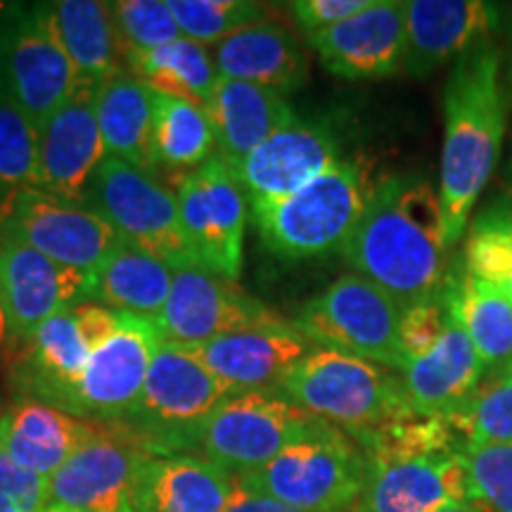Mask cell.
Returning <instances> with one entry per match:
<instances>
[{
	"instance_id": "48",
	"label": "cell",
	"mask_w": 512,
	"mask_h": 512,
	"mask_svg": "<svg viewBox=\"0 0 512 512\" xmlns=\"http://www.w3.org/2000/svg\"><path fill=\"white\" fill-rule=\"evenodd\" d=\"M43 512H76V510H67V508H46Z\"/></svg>"
},
{
	"instance_id": "49",
	"label": "cell",
	"mask_w": 512,
	"mask_h": 512,
	"mask_svg": "<svg viewBox=\"0 0 512 512\" xmlns=\"http://www.w3.org/2000/svg\"><path fill=\"white\" fill-rule=\"evenodd\" d=\"M3 415H5V408H3V401H0V420H3Z\"/></svg>"
},
{
	"instance_id": "20",
	"label": "cell",
	"mask_w": 512,
	"mask_h": 512,
	"mask_svg": "<svg viewBox=\"0 0 512 512\" xmlns=\"http://www.w3.org/2000/svg\"><path fill=\"white\" fill-rule=\"evenodd\" d=\"M95 93V83L81 81L38 133L41 147L36 188L62 200H86L88 185L107 157L95 112Z\"/></svg>"
},
{
	"instance_id": "41",
	"label": "cell",
	"mask_w": 512,
	"mask_h": 512,
	"mask_svg": "<svg viewBox=\"0 0 512 512\" xmlns=\"http://www.w3.org/2000/svg\"><path fill=\"white\" fill-rule=\"evenodd\" d=\"M451 311H448L444 294L437 299H425V302L406 306L401 313L399 339L406 363L413 358L425 356L439 344L444 332L451 323Z\"/></svg>"
},
{
	"instance_id": "24",
	"label": "cell",
	"mask_w": 512,
	"mask_h": 512,
	"mask_svg": "<svg viewBox=\"0 0 512 512\" xmlns=\"http://www.w3.org/2000/svg\"><path fill=\"white\" fill-rule=\"evenodd\" d=\"M486 373L489 370L472 347L470 337L458 320L451 318L437 347L408 361L399 375L413 413L451 418L482 389Z\"/></svg>"
},
{
	"instance_id": "44",
	"label": "cell",
	"mask_w": 512,
	"mask_h": 512,
	"mask_svg": "<svg viewBox=\"0 0 512 512\" xmlns=\"http://www.w3.org/2000/svg\"><path fill=\"white\" fill-rule=\"evenodd\" d=\"M226 512H309V510L292 508V505L275 501L271 496L256 494V491H249L245 486L235 482L233 496H230Z\"/></svg>"
},
{
	"instance_id": "42",
	"label": "cell",
	"mask_w": 512,
	"mask_h": 512,
	"mask_svg": "<svg viewBox=\"0 0 512 512\" xmlns=\"http://www.w3.org/2000/svg\"><path fill=\"white\" fill-rule=\"evenodd\" d=\"M46 496L48 479L24 470L0 448V512H43Z\"/></svg>"
},
{
	"instance_id": "15",
	"label": "cell",
	"mask_w": 512,
	"mask_h": 512,
	"mask_svg": "<svg viewBox=\"0 0 512 512\" xmlns=\"http://www.w3.org/2000/svg\"><path fill=\"white\" fill-rule=\"evenodd\" d=\"M0 216L43 256L74 271L95 275L119 238L86 202L62 200L41 188L5 197Z\"/></svg>"
},
{
	"instance_id": "21",
	"label": "cell",
	"mask_w": 512,
	"mask_h": 512,
	"mask_svg": "<svg viewBox=\"0 0 512 512\" xmlns=\"http://www.w3.org/2000/svg\"><path fill=\"white\" fill-rule=\"evenodd\" d=\"M306 41L320 64L339 79H387L406 62V5L401 0H373L358 15Z\"/></svg>"
},
{
	"instance_id": "2",
	"label": "cell",
	"mask_w": 512,
	"mask_h": 512,
	"mask_svg": "<svg viewBox=\"0 0 512 512\" xmlns=\"http://www.w3.org/2000/svg\"><path fill=\"white\" fill-rule=\"evenodd\" d=\"M503 138L501 53L491 43H482L453 64L444 88L439 197L451 247L463 238L472 207L491 181Z\"/></svg>"
},
{
	"instance_id": "4",
	"label": "cell",
	"mask_w": 512,
	"mask_h": 512,
	"mask_svg": "<svg viewBox=\"0 0 512 512\" xmlns=\"http://www.w3.org/2000/svg\"><path fill=\"white\" fill-rule=\"evenodd\" d=\"M230 389L181 344L164 342L121 432L147 456H181L200 448L211 415Z\"/></svg>"
},
{
	"instance_id": "29",
	"label": "cell",
	"mask_w": 512,
	"mask_h": 512,
	"mask_svg": "<svg viewBox=\"0 0 512 512\" xmlns=\"http://www.w3.org/2000/svg\"><path fill=\"white\" fill-rule=\"evenodd\" d=\"M446 306L489 373H508L512 366V297L508 292L470 278L453 268L444 292Z\"/></svg>"
},
{
	"instance_id": "38",
	"label": "cell",
	"mask_w": 512,
	"mask_h": 512,
	"mask_svg": "<svg viewBox=\"0 0 512 512\" xmlns=\"http://www.w3.org/2000/svg\"><path fill=\"white\" fill-rule=\"evenodd\" d=\"M112 17L124 62L183 38L169 0H119L112 3Z\"/></svg>"
},
{
	"instance_id": "19",
	"label": "cell",
	"mask_w": 512,
	"mask_h": 512,
	"mask_svg": "<svg viewBox=\"0 0 512 512\" xmlns=\"http://www.w3.org/2000/svg\"><path fill=\"white\" fill-rule=\"evenodd\" d=\"M475 501L465 453L451 451L368 463L358 512H439Z\"/></svg>"
},
{
	"instance_id": "25",
	"label": "cell",
	"mask_w": 512,
	"mask_h": 512,
	"mask_svg": "<svg viewBox=\"0 0 512 512\" xmlns=\"http://www.w3.org/2000/svg\"><path fill=\"white\" fill-rule=\"evenodd\" d=\"M235 477L204 456H145L131 486L138 512H226Z\"/></svg>"
},
{
	"instance_id": "51",
	"label": "cell",
	"mask_w": 512,
	"mask_h": 512,
	"mask_svg": "<svg viewBox=\"0 0 512 512\" xmlns=\"http://www.w3.org/2000/svg\"><path fill=\"white\" fill-rule=\"evenodd\" d=\"M510 176H512V159H510Z\"/></svg>"
},
{
	"instance_id": "31",
	"label": "cell",
	"mask_w": 512,
	"mask_h": 512,
	"mask_svg": "<svg viewBox=\"0 0 512 512\" xmlns=\"http://www.w3.org/2000/svg\"><path fill=\"white\" fill-rule=\"evenodd\" d=\"M171 285L174 268L119 240L95 273V299L114 311L157 323Z\"/></svg>"
},
{
	"instance_id": "18",
	"label": "cell",
	"mask_w": 512,
	"mask_h": 512,
	"mask_svg": "<svg viewBox=\"0 0 512 512\" xmlns=\"http://www.w3.org/2000/svg\"><path fill=\"white\" fill-rule=\"evenodd\" d=\"M342 162V145L323 121L294 119L259 145L238 169L249 207L285 200Z\"/></svg>"
},
{
	"instance_id": "14",
	"label": "cell",
	"mask_w": 512,
	"mask_h": 512,
	"mask_svg": "<svg viewBox=\"0 0 512 512\" xmlns=\"http://www.w3.org/2000/svg\"><path fill=\"white\" fill-rule=\"evenodd\" d=\"M0 299L10 347L29 342L46 320L95 299V275L43 256L0 216Z\"/></svg>"
},
{
	"instance_id": "8",
	"label": "cell",
	"mask_w": 512,
	"mask_h": 512,
	"mask_svg": "<svg viewBox=\"0 0 512 512\" xmlns=\"http://www.w3.org/2000/svg\"><path fill=\"white\" fill-rule=\"evenodd\" d=\"M403 306L363 275H344L299 306L292 323L318 349L366 358L401 373L406 368L399 325Z\"/></svg>"
},
{
	"instance_id": "35",
	"label": "cell",
	"mask_w": 512,
	"mask_h": 512,
	"mask_svg": "<svg viewBox=\"0 0 512 512\" xmlns=\"http://www.w3.org/2000/svg\"><path fill=\"white\" fill-rule=\"evenodd\" d=\"M460 268L470 278L508 292L512 287V202L489 207L472 223Z\"/></svg>"
},
{
	"instance_id": "9",
	"label": "cell",
	"mask_w": 512,
	"mask_h": 512,
	"mask_svg": "<svg viewBox=\"0 0 512 512\" xmlns=\"http://www.w3.org/2000/svg\"><path fill=\"white\" fill-rule=\"evenodd\" d=\"M83 202L110 223L121 242L157 256L174 271L200 264L183 230L174 188H166L152 171L105 157Z\"/></svg>"
},
{
	"instance_id": "28",
	"label": "cell",
	"mask_w": 512,
	"mask_h": 512,
	"mask_svg": "<svg viewBox=\"0 0 512 512\" xmlns=\"http://www.w3.org/2000/svg\"><path fill=\"white\" fill-rule=\"evenodd\" d=\"M95 427L43 401L17 396L0 420V448L24 470L50 479Z\"/></svg>"
},
{
	"instance_id": "12",
	"label": "cell",
	"mask_w": 512,
	"mask_h": 512,
	"mask_svg": "<svg viewBox=\"0 0 512 512\" xmlns=\"http://www.w3.org/2000/svg\"><path fill=\"white\" fill-rule=\"evenodd\" d=\"M181 223L197 261L228 280H238L245 261L247 192L233 166L216 155L200 169L174 178Z\"/></svg>"
},
{
	"instance_id": "11",
	"label": "cell",
	"mask_w": 512,
	"mask_h": 512,
	"mask_svg": "<svg viewBox=\"0 0 512 512\" xmlns=\"http://www.w3.org/2000/svg\"><path fill=\"white\" fill-rule=\"evenodd\" d=\"M320 422L280 389L233 394L216 408L202 432V456L242 477L261 470Z\"/></svg>"
},
{
	"instance_id": "33",
	"label": "cell",
	"mask_w": 512,
	"mask_h": 512,
	"mask_svg": "<svg viewBox=\"0 0 512 512\" xmlns=\"http://www.w3.org/2000/svg\"><path fill=\"white\" fill-rule=\"evenodd\" d=\"M216 157V131L207 107L152 91V166L176 178Z\"/></svg>"
},
{
	"instance_id": "46",
	"label": "cell",
	"mask_w": 512,
	"mask_h": 512,
	"mask_svg": "<svg viewBox=\"0 0 512 512\" xmlns=\"http://www.w3.org/2000/svg\"><path fill=\"white\" fill-rule=\"evenodd\" d=\"M439 512H491L489 508H486L484 503H465V505H453V508H446V510H439Z\"/></svg>"
},
{
	"instance_id": "36",
	"label": "cell",
	"mask_w": 512,
	"mask_h": 512,
	"mask_svg": "<svg viewBox=\"0 0 512 512\" xmlns=\"http://www.w3.org/2000/svg\"><path fill=\"white\" fill-rule=\"evenodd\" d=\"M181 34L200 46H216L228 36L268 22V12L254 0H169Z\"/></svg>"
},
{
	"instance_id": "16",
	"label": "cell",
	"mask_w": 512,
	"mask_h": 512,
	"mask_svg": "<svg viewBox=\"0 0 512 512\" xmlns=\"http://www.w3.org/2000/svg\"><path fill=\"white\" fill-rule=\"evenodd\" d=\"M278 318L261 299L242 290L238 280L192 264L174 271L169 302L157 328L164 342L192 347Z\"/></svg>"
},
{
	"instance_id": "53",
	"label": "cell",
	"mask_w": 512,
	"mask_h": 512,
	"mask_svg": "<svg viewBox=\"0 0 512 512\" xmlns=\"http://www.w3.org/2000/svg\"><path fill=\"white\" fill-rule=\"evenodd\" d=\"M510 297H512V287H510Z\"/></svg>"
},
{
	"instance_id": "45",
	"label": "cell",
	"mask_w": 512,
	"mask_h": 512,
	"mask_svg": "<svg viewBox=\"0 0 512 512\" xmlns=\"http://www.w3.org/2000/svg\"><path fill=\"white\" fill-rule=\"evenodd\" d=\"M10 354V328H8V316H5L3 299H0V366L8 361Z\"/></svg>"
},
{
	"instance_id": "43",
	"label": "cell",
	"mask_w": 512,
	"mask_h": 512,
	"mask_svg": "<svg viewBox=\"0 0 512 512\" xmlns=\"http://www.w3.org/2000/svg\"><path fill=\"white\" fill-rule=\"evenodd\" d=\"M370 3L373 0H294V3H287V10L309 38L358 15Z\"/></svg>"
},
{
	"instance_id": "1",
	"label": "cell",
	"mask_w": 512,
	"mask_h": 512,
	"mask_svg": "<svg viewBox=\"0 0 512 512\" xmlns=\"http://www.w3.org/2000/svg\"><path fill=\"white\" fill-rule=\"evenodd\" d=\"M342 254L356 275L380 285L403 309L441 297L453 264L439 188L422 174L377 178Z\"/></svg>"
},
{
	"instance_id": "39",
	"label": "cell",
	"mask_w": 512,
	"mask_h": 512,
	"mask_svg": "<svg viewBox=\"0 0 512 512\" xmlns=\"http://www.w3.org/2000/svg\"><path fill=\"white\" fill-rule=\"evenodd\" d=\"M467 446H512V377L501 375L472 396L463 411L451 415ZM463 448V451H465Z\"/></svg>"
},
{
	"instance_id": "50",
	"label": "cell",
	"mask_w": 512,
	"mask_h": 512,
	"mask_svg": "<svg viewBox=\"0 0 512 512\" xmlns=\"http://www.w3.org/2000/svg\"><path fill=\"white\" fill-rule=\"evenodd\" d=\"M505 375H510V377H512V366L508 368V373H505Z\"/></svg>"
},
{
	"instance_id": "32",
	"label": "cell",
	"mask_w": 512,
	"mask_h": 512,
	"mask_svg": "<svg viewBox=\"0 0 512 512\" xmlns=\"http://www.w3.org/2000/svg\"><path fill=\"white\" fill-rule=\"evenodd\" d=\"M95 112L107 157L152 171V88L133 74L100 83Z\"/></svg>"
},
{
	"instance_id": "27",
	"label": "cell",
	"mask_w": 512,
	"mask_h": 512,
	"mask_svg": "<svg viewBox=\"0 0 512 512\" xmlns=\"http://www.w3.org/2000/svg\"><path fill=\"white\" fill-rule=\"evenodd\" d=\"M216 72L223 79L292 93L309 81V55L290 29L278 22H259L228 36L211 48Z\"/></svg>"
},
{
	"instance_id": "40",
	"label": "cell",
	"mask_w": 512,
	"mask_h": 512,
	"mask_svg": "<svg viewBox=\"0 0 512 512\" xmlns=\"http://www.w3.org/2000/svg\"><path fill=\"white\" fill-rule=\"evenodd\" d=\"M463 453L477 501L491 512H512V446H467Z\"/></svg>"
},
{
	"instance_id": "37",
	"label": "cell",
	"mask_w": 512,
	"mask_h": 512,
	"mask_svg": "<svg viewBox=\"0 0 512 512\" xmlns=\"http://www.w3.org/2000/svg\"><path fill=\"white\" fill-rule=\"evenodd\" d=\"M41 136L27 114L0 91V195L36 188Z\"/></svg>"
},
{
	"instance_id": "22",
	"label": "cell",
	"mask_w": 512,
	"mask_h": 512,
	"mask_svg": "<svg viewBox=\"0 0 512 512\" xmlns=\"http://www.w3.org/2000/svg\"><path fill=\"white\" fill-rule=\"evenodd\" d=\"M145 451L119 427L98 425L74 456L48 479L46 508L110 512L133 486Z\"/></svg>"
},
{
	"instance_id": "34",
	"label": "cell",
	"mask_w": 512,
	"mask_h": 512,
	"mask_svg": "<svg viewBox=\"0 0 512 512\" xmlns=\"http://www.w3.org/2000/svg\"><path fill=\"white\" fill-rule=\"evenodd\" d=\"M126 69L152 91L176 95L202 107L209 105L219 81L211 50L185 36L152 53L131 57Z\"/></svg>"
},
{
	"instance_id": "13",
	"label": "cell",
	"mask_w": 512,
	"mask_h": 512,
	"mask_svg": "<svg viewBox=\"0 0 512 512\" xmlns=\"http://www.w3.org/2000/svg\"><path fill=\"white\" fill-rule=\"evenodd\" d=\"M162 344L157 323L121 313L117 335L91 358L79 380L57 396L53 408L93 425H119L143 392Z\"/></svg>"
},
{
	"instance_id": "17",
	"label": "cell",
	"mask_w": 512,
	"mask_h": 512,
	"mask_svg": "<svg viewBox=\"0 0 512 512\" xmlns=\"http://www.w3.org/2000/svg\"><path fill=\"white\" fill-rule=\"evenodd\" d=\"M185 349L226 384L230 394H245L280 389L292 368L318 347L297 325L278 318Z\"/></svg>"
},
{
	"instance_id": "52",
	"label": "cell",
	"mask_w": 512,
	"mask_h": 512,
	"mask_svg": "<svg viewBox=\"0 0 512 512\" xmlns=\"http://www.w3.org/2000/svg\"><path fill=\"white\" fill-rule=\"evenodd\" d=\"M86 512H98V510H86Z\"/></svg>"
},
{
	"instance_id": "47",
	"label": "cell",
	"mask_w": 512,
	"mask_h": 512,
	"mask_svg": "<svg viewBox=\"0 0 512 512\" xmlns=\"http://www.w3.org/2000/svg\"><path fill=\"white\" fill-rule=\"evenodd\" d=\"M110 512H138V510H136V505H133V501H131V494H126L117 505H114Z\"/></svg>"
},
{
	"instance_id": "5",
	"label": "cell",
	"mask_w": 512,
	"mask_h": 512,
	"mask_svg": "<svg viewBox=\"0 0 512 512\" xmlns=\"http://www.w3.org/2000/svg\"><path fill=\"white\" fill-rule=\"evenodd\" d=\"M280 392L356 441L413 413L399 373L330 349H313L299 361Z\"/></svg>"
},
{
	"instance_id": "23",
	"label": "cell",
	"mask_w": 512,
	"mask_h": 512,
	"mask_svg": "<svg viewBox=\"0 0 512 512\" xmlns=\"http://www.w3.org/2000/svg\"><path fill=\"white\" fill-rule=\"evenodd\" d=\"M406 62L403 72L427 79L472 48L489 43L498 8L484 0H406Z\"/></svg>"
},
{
	"instance_id": "6",
	"label": "cell",
	"mask_w": 512,
	"mask_h": 512,
	"mask_svg": "<svg viewBox=\"0 0 512 512\" xmlns=\"http://www.w3.org/2000/svg\"><path fill=\"white\" fill-rule=\"evenodd\" d=\"M368 460L347 432L320 420L271 463L235 482L309 512H349L363 494Z\"/></svg>"
},
{
	"instance_id": "30",
	"label": "cell",
	"mask_w": 512,
	"mask_h": 512,
	"mask_svg": "<svg viewBox=\"0 0 512 512\" xmlns=\"http://www.w3.org/2000/svg\"><path fill=\"white\" fill-rule=\"evenodd\" d=\"M48 12L81 81L100 86L126 72L124 53H121L117 27H114L112 3L57 0V3H48Z\"/></svg>"
},
{
	"instance_id": "10",
	"label": "cell",
	"mask_w": 512,
	"mask_h": 512,
	"mask_svg": "<svg viewBox=\"0 0 512 512\" xmlns=\"http://www.w3.org/2000/svg\"><path fill=\"white\" fill-rule=\"evenodd\" d=\"M121 313L105 304H79L57 313L29 342L10 347L8 373L17 396L53 406L79 380L91 358L117 335Z\"/></svg>"
},
{
	"instance_id": "26",
	"label": "cell",
	"mask_w": 512,
	"mask_h": 512,
	"mask_svg": "<svg viewBox=\"0 0 512 512\" xmlns=\"http://www.w3.org/2000/svg\"><path fill=\"white\" fill-rule=\"evenodd\" d=\"M207 112L216 131V155L235 174L256 147L297 119L287 95L223 76L216 81Z\"/></svg>"
},
{
	"instance_id": "3",
	"label": "cell",
	"mask_w": 512,
	"mask_h": 512,
	"mask_svg": "<svg viewBox=\"0 0 512 512\" xmlns=\"http://www.w3.org/2000/svg\"><path fill=\"white\" fill-rule=\"evenodd\" d=\"M377 181L361 159H342L285 200L249 207L256 230L275 256L287 261L344 252Z\"/></svg>"
},
{
	"instance_id": "7",
	"label": "cell",
	"mask_w": 512,
	"mask_h": 512,
	"mask_svg": "<svg viewBox=\"0 0 512 512\" xmlns=\"http://www.w3.org/2000/svg\"><path fill=\"white\" fill-rule=\"evenodd\" d=\"M79 83L72 57L50 22L48 3L0 5V91L38 133Z\"/></svg>"
}]
</instances>
